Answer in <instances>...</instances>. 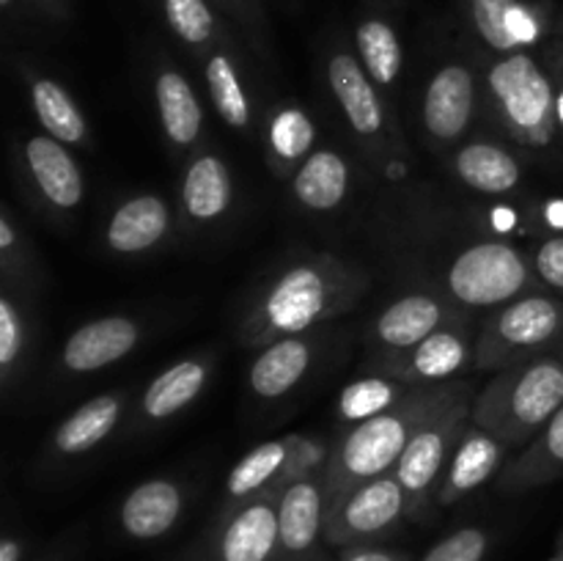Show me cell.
<instances>
[{
  "instance_id": "cell-22",
  "label": "cell",
  "mask_w": 563,
  "mask_h": 561,
  "mask_svg": "<svg viewBox=\"0 0 563 561\" xmlns=\"http://www.w3.org/2000/svg\"><path fill=\"white\" fill-rule=\"evenodd\" d=\"M212 374L214 355H209V352H196V355H187L181 361L170 363L141 394L132 429H137V432L157 429L168 424L170 418L181 416L192 402L201 399Z\"/></svg>"
},
{
  "instance_id": "cell-24",
  "label": "cell",
  "mask_w": 563,
  "mask_h": 561,
  "mask_svg": "<svg viewBox=\"0 0 563 561\" xmlns=\"http://www.w3.org/2000/svg\"><path fill=\"white\" fill-rule=\"evenodd\" d=\"M355 190V165L341 148L317 146L291 174L289 196L308 215H335Z\"/></svg>"
},
{
  "instance_id": "cell-32",
  "label": "cell",
  "mask_w": 563,
  "mask_h": 561,
  "mask_svg": "<svg viewBox=\"0 0 563 561\" xmlns=\"http://www.w3.org/2000/svg\"><path fill=\"white\" fill-rule=\"evenodd\" d=\"M27 102L49 138L66 146H91V124L64 82L49 75H27Z\"/></svg>"
},
{
  "instance_id": "cell-42",
  "label": "cell",
  "mask_w": 563,
  "mask_h": 561,
  "mask_svg": "<svg viewBox=\"0 0 563 561\" xmlns=\"http://www.w3.org/2000/svg\"><path fill=\"white\" fill-rule=\"evenodd\" d=\"M542 58L548 64L550 77H553V86H555V119H559V135L563 143V31L555 28V36L544 44L542 50Z\"/></svg>"
},
{
  "instance_id": "cell-27",
  "label": "cell",
  "mask_w": 563,
  "mask_h": 561,
  "mask_svg": "<svg viewBox=\"0 0 563 561\" xmlns=\"http://www.w3.org/2000/svg\"><path fill=\"white\" fill-rule=\"evenodd\" d=\"M126 410V394L110 391L93 399L82 402L71 416L55 427L53 438L47 443L49 462H69L91 454L93 449L104 443L119 427L121 416Z\"/></svg>"
},
{
  "instance_id": "cell-35",
  "label": "cell",
  "mask_w": 563,
  "mask_h": 561,
  "mask_svg": "<svg viewBox=\"0 0 563 561\" xmlns=\"http://www.w3.org/2000/svg\"><path fill=\"white\" fill-rule=\"evenodd\" d=\"M33 350V319L22 302V292L3 286L0 295V385L3 394H14L27 372Z\"/></svg>"
},
{
  "instance_id": "cell-48",
  "label": "cell",
  "mask_w": 563,
  "mask_h": 561,
  "mask_svg": "<svg viewBox=\"0 0 563 561\" xmlns=\"http://www.w3.org/2000/svg\"><path fill=\"white\" fill-rule=\"evenodd\" d=\"M553 561H563V556H559V559H553Z\"/></svg>"
},
{
  "instance_id": "cell-37",
  "label": "cell",
  "mask_w": 563,
  "mask_h": 561,
  "mask_svg": "<svg viewBox=\"0 0 563 561\" xmlns=\"http://www.w3.org/2000/svg\"><path fill=\"white\" fill-rule=\"evenodd\" d=\"M38 273H42V264H38L31 240L16 223L14 212L3 207L0 212V278H3V286H11L16 292L33 289L38 286Z\"/></svg>"
},
{
  "instance_id": "cell-10",
  "label": "cell",
  "mask_w": 563,
  "mask_h": 561,
  "mask_svg": "<svg viewBox=\"0 0 563 561\" xmlns=\"http://www.w3.org/2000/svg\"><path fill=\"white\" fill-rule=\"evenodd\" d=\"M462 25L487 55L539 50L555 36L559 11L550 0H454Z\"/></svg>"
},
{
  "instance_id": "cell-20",
  "label": "cell",
  "mask_w": 563,
  "mask_h": 561,
  "mask_svg": "<svg viewBox=\"0 0 563 561\" xmlns=\"http://www.w3.org/2000/svg\"><path fill=\"white\" fill-rule=\"evenodd\" d=\"M141 339L143 324L135 317L108 314V317L88 319L64 341L55 366L60 377H86L135 352Z\"/></svg>"
},
{
  "instance_id": "cell-21",
  "label": "cell",
  "mask_w": 563,
  "mask_h": 561,
  "mask_svg": "<svg viewBox=\"0 0 563 561\" xmlns=\"http://www.w3.org/2000/svg\"><path fill=\"white\" fill-rule=\"evenodd\" d=\"M174 229L176 215L159 193H135L110 212L102 245L113 256L141 258L157 253L174 237Z\"/></svg>"
},
{
  "instance_id": "cell-7",
  "label": "cell",
  "mask_w": 563,
  "mask_h": 561,
  "mask_svg": "<svg viewBox=\"0 0 563 561\" xmlns=\"http://www.w3.org/2000/svg\"><path fill=\"white\" fill-rule=\"evenodd\" d=\"M476 388L471 383H454L443 405L418 427L407 443L405 454L396 462V479L407 495V517L418 520L438 506V490L449 468L451 454L460 443L462 432L471 424Z\"/></svg>"
},
{
  "instance_id": "cell-8",
  "label": "cell",
  "mask_w": 563,
  "mask_h": 561,
  "mask_svg": "<svg viewBox=\"0 0 563 561\" xmlns=\"http://www.w3.org/2000/svg\"><path fill=\"white\" fill-rule=\"evenodd\" d=\"M445 295L460 308H493L542 289L531 256L504 240L471 242L451 256L443 275Z\"/></svg>"
},
{
  "instance_id": "cell-43",
  "label": "cell",
  "mask_w": 563,
  "mask_h": 561,
  "mask_svg": "<svg viewBox=\"0 0 563 561\" xmlns=\"http://www.w3.org/2000/svg\"><path fill=\"white\" fill-rule=\"evenodd\" d=\"M335 561H410V556L401 550L377 548V544H357V548H344Z\"/></svg>"
},
{
  "instance_id": "cell-26",
  "label": "cell",
  "mask_w": 563,
  "mask_h": 561,
  "mask_svg": "<svg viewBox=\"0 0 563 561\" xmlns=\"http://www.w3.org/2000/svg\"><path fill=\"white\" fill-rule=\"evenodd\" d=\"M509 446L489 435L487 429L467 424L462 432L460 443H456L454 454H451L449 468L443 473V482L438 490V506H451L478 490L482 484L493 482L495 473L506 468L509 457Z\"/></svg>"
},
{
  "instance_id": "cell-2",
  "label": "cell",
  "mask_w": 563,
  "mask_h": 561,
  "mask_svg": "<svg viewBox=\"0 0 563 561\" xmlns=\"http://www.w3.org/2000/svg\"><path fill=\"white\" fill-rule=\"evenodd\" d=\"M484 80V113L526 154L553 160L563 146L555 119V86L542 53L520 50L478 61Z\"/></svg>"
},
{
  "instance_id": "cell-16",
  "label": "cell",
  "mask_w": 563,
  "mask_h": 561,
  "mask_svg": "<svg viewBox=\"0 0 563 561\" xmlns=\"http://www.w3.org/2000/svg\"><path fill=\"white\" fill-rule=\"evenodd\" d=\"M236 187L231 165L214 148L201 146L185 160L179 179V220L190 231H212L234 209Z\"/></svg>"
},
{
  "instance_id": "cell-40",
  "label": "cell",
  "mask_w": 563,
  "mask_h": 561,
  "mask_svg": "<svg viewBox=\"0 0 563 561\" xmlns=\"http://www.w3.org/2000/svg\"><path fill=\"white\" fill-rule=\"evenodd\" d=\"M333 449L335 446H330V440L317 438V435H297L295 449H291L289 482L300 476H324Z\"/></svg>"
},
{
  "instance_id": "cell-46",
  "label": "cell",
  "mask_w": 563,
  "mask_h": 561,
  "mask_svg": "<svg viewBox=\"0 0 563 561\" xmlns=\"http://www.w3.org/2000/svg\"><path fill=\"white\" fill-rule=\"evenodd\" d=\"M559 31H563V9L559 11Z\"/></svg>"
},
{
  "instance_id": "cell-45",
  "label": "cell",
  "mask_w": 563,
  "mask_h": 561,
  "mask_svg": "<svg viewBox=\"0 0 563 561\" xmlns=\"http://www.w3.org/2000/svg\"><path fill=\"white\" fill-rule=\"evenodd\" d=\"M22 553H25V544L16 537H5L0 542V561H22Z\"/></svg>"
},
{
  "instance_id": "cell-49",
  "label": "cell",
  "mask_w": 563,
  "mask_h": 561,
  "mask_svg": "<svg viewBox=\"0 0 563 561\" xmlns=\"http://www.w3.org/2000/svg\"><path fill=\"white\" fill-rule=\"evenodd\" d=\"M207 561H209V559H207Z\"/></svg>"
},
{
  "instance_id": "cell-11",
  "label": "cell",
  "mask_w": 563,
  "mask_h": 561,
  "mask_svg": "<svg viewBox=\"0 0 563 561\" xmlns=\"http://www.w3.org/2000/svg\"><path fill=\"white\" fill-rule=\"evenodd\" d=\"M407 517V495L396 473L368 479L357 487L341 493L328 506V528L324 539L333 548H357L374 544L388 537Z\"/></svg>"
},
{
  "instance_id": "cell-41",
  "label": "cell",
  "mask_w": 563,
  "mask_h": 561,
  "mask_svg": "<svg viewBox=\"0 0 563 561\" xmlns=\"http://www.w3.org/2000/svg\"><path fill=\"white\" fill-rule=\"evenodd\" d=\"M531 264L542 289L563 295V234L539 242L531 253Z\"/></svg>"
},
{
  "instance_id": "cell-47",
  "label": "cell",
  "mask_w": 563,
  "mask_h": 561,
  "mask_svg": "<svg viewBox=\"0 0 563 561\" xmlns=\"http://www.w3.org/2000/svg\"><path fill=\"white\" fill-rule=\"evenodd\" d=\"M559 355H561V358H563V344H561V350H559Z\"/></svg>"
},
{
  "instance_id": "cell-34",
  "label": "cell",
  "mask_w": 563,
  "mask_h": 561,
  "mask_svg": "<svg viewBox=\"0 0 563 561\" xmlns=\"http://www.w3.org/2000/svg\"><path fill=\"white\" fill-rule=\"evenodd\" d=\"M295 438L297 435H286V438L267 440V443H258L256 449L247 451L225 479V506L256 498L267 490L284 487L289 482Z\"/></svg>"
},
{
  "instance_id": "cell-4",
  "label": "cell",
  "mask_w": 563,
  "mask_h": 561,
  "mask_svg": "<svg viewBox=\"0 0 563 561\" xmlns=\"http://www.w3.org/2000/svg\"><path fill=\"white\" fill-rule=\"evenodd\" d=\"M563 407V358L559 352L515 363L493 374L473 399L471 421L509 449L531 443Z\"/></svg>"
},
{
  "instance_id": "cell-33",
  "label": "cell",
  "mask_w": 563,
  "mask_h": 561,
  "mask_svg": "<svg viewBox=\"0 0 563 561\" xmlns=\"http://www.w3.org/2000/svg\"><path fill=\"white\" fill-rule=\"evenodd\" d=\"M170 36L198 61L218 44L234 38V25L214 9L212 0H154Z\"/></svg>"
},
{
  "instance_id": "cell-44",
  "label": "cell",
  "mask_w": 563,
  "mask_h": 561,
  "mask_svg": "<svg viewBox=\"0 0 563 561\" xmlns=\"http://www.w3.org/2000/svg\"><path fill=\"white\" fill-rule=\"evenodd\" d=\"M33 14L44 22H69L71 16V0H27Z\"/></svg>"
},
{
  "instance_id": "cell-38",
  "label": "cell",
  "mask_w": 563,
  "mask_h": 561,
  "mask_svg": "<svg viewBox=\"0 0 563 561\" xmlns=\"http://www.w3.org/2000/svg\"><path fill=\"white\" fill-rule=\"evenodd\" d=\"M214 9L242 33L256 55H269V22L262 0H212Z\"/></svg>"
},
{
  "instance_id": "cell-12",
  "label": "cell",
  "mask_w": 563,
  "mask_h": 561,
  "mask_svg": "<svg viewBox=\"0 0 563 561\" xmlns=\"http://www.w3.org/2000/svg\"><path fill=\"white\" fill-rule=\"evenodd\" d=\"M14 168L33 207L53 218L69 220L86 198V176L66 143L47 132L31 135L14 148Z\"/></svg>"
},
{
  "instance_id": "cell-31",
  "label": "cell",
  "mask_w": 563,
  "mask_h": 561,
  "mask_svg": "<svg viewBox=\"0 0 563 561\" xmlns=\"http://www.w3.org/2000/svg\"><path fill=\"white\" fill-rule=\"evenodd\" d=\"M357 61L372 77L374 86L390 99L401 80L405 69V47H401L399 28L383 14V11H366L355 22V36H352Z\"/></svg>"
},
{
  "instance_id": "cell-3",
  "label": "cell",
  "mask_w": 563,
  "mask_h": 561,
  "mask_svg": "<svg viewBox=\"0 0 563 561\" xmlns=\"http://www.w3.org/2000/svg\"><path fill=\"white\" fill-rule=\"evenodd\" d=\"M454 383L418 385L390 410L346 429L335 443L330 465L324 471V490L333 504L341 493L396 471V462L405 454L407 443L423 421L438 410L451 394Z\"/></svg>"
},
{
  "instance_id": "cell-19",
  "label": "cell",
  "mask_w": 563,
  "mask_h": 561,
  "mask_svg": "<svg viewBox=\"0 0 563 561\" xmlns=\"http://www.w3.org/2000/svg\"><path fill=\"white\" fill-rule=\"evenodd\" d=\"M322 330H308V333L284 336L256 352V358L247 366V391L258 402H280L300 388L308 374L317 366L319 355L324 350Z\"/></svg>"
},
{
  "instance_id": "cell-39",
  "label": "cell",
  "mask_w": 563,
  "mask_h": 561,
  "mask_svg": "<svg viewBox=\"0 0 563 561\" xmlns=\"http://www.w3.org/2000/svg\"><path fill=\"white\" fill-rule=\"evenodd\" d=\"M489 550V531L482 526H465L440 539L421 561H484Z\"/></svg>"
},
{
  "instance_id": "cell-25",
  "label": "cell",
  "mask_w": 563,
  "mask_h": 561,
  "mask_svg": "<svg viewBox=\"0 0 563 561\" xmlns=\"http://www.w3.org/2000/svg\"><path fill=\"white\" fill-rule=\"evenodd\" d=\"M203 82H207L209 102L229 130L251 135L253 132V97L247 80L245 61H242L240 38L218 44L201 58Z\"/></svg>"
},
{
  "instance_id": "cell-30",
  "label": "cell",
  "mask_w": 563,
  "mask_h": 561,
  "mask_svg": "<svg viewBox=\"0 0 563 561\" xmlns=\"http://www.w3.org/2000/svg\"><path fill=\"white\" fill-rule=\"evenodd\" d=\"M563 476V407L553 421L537 435L517 457L506 462L498 473V490L506 495H520L544 487Z\"/></svg>"
},
{
  "instance_id": "cell-36",
  "label": "cell",
  "mask_w": 563,
  "mask_h": 561,
  "mask_svg": "<svg viewBox=\"0 0 563 561\" xmlns=\"http://www.w3.org/2000/svg\"><path fill=\"white\" fill-rule=\"evenodd\" d=\"M412 388H418V385H410L405 380H396L383 372L352 380L350 385L341 388L339 402H335V418L346 424V427H357V424L368 421V418L399 405Z\"/></svg>"
},
{
  "instance_id": "cell-29",
  "label": "cell",
  "mask_w": 563,
  "mask_h": 561,
  "mask_svg": "<svg viewBox=\"0 0 563 561\" xmlns=\"http://www.w3.org/2000/svg\"><path fill=\"white\" fill-rule=\"evenodd\" d=\"M264 157L278 179H291L297 168L317 148V124L297 99H280L264 119Z\"/></svg>"
},
{
  "instance_id": "cell-15",
  "label": "cell",
  "mask_w": 563,
  "mask_h": 561,
  "mask_svg": "<svg viewBox=\"0 0 563 561\" xmlns=\"http://www.w3.org/2000/svg\"><path fill=\"white\" fill-rule=\"evenodd\" d=\"M152 97L157 108L159 132L174 157H190L207 135L203 105L192 88L190 77L165 53L152 58Z\"/></svg>"
},
{
  "instance_id": "cell-23",
  "label": "cell",
  "mask_w": 563,
  "mask_h": 561,
  "mask_svg": "<svg viewBox=\"0 0 563 561\" xmlns=\"http://www.w3.org/2000/svg\"><path fill=\"white\" fill-rule=\"evenodd\" d=\"M526 154L493 138H471L449 154L451 174L478 196H515L526 176Z\"/></svg>"
},
{
  "instance_id": "cell-18",
  "label": "cell",
  "mask_w": 563,
  "mask_h": 561,
  "mask_svg": "<svg viewBox=\"0 0 563 561\" xmlns=\"http://www.w3.org/2000/svg\"><path fill=\"white\" fill-rule=\"evenodd\" d=\"M324 476H300L278 490V561H322L328 528Z\"/></svg>"
},
{
  "instance_id": "cell-17",
  "label": "cell",
  "mask_w": 563,
  "mask_h": 561,
  "mask_svg": "<svg viewBox=\"0 0 563 561\" xmlns=\"http://www.w3.org/2000/svg\"><path fill=\"white\" fill-rule=\"evenodd\" d=\"M465 314V308L456 306L449 295L438 292H410V295L396 297L390 306L379 311L368 328V346L374 358L399 355L421 344L427 336L443 328L445 322Z\"/></svg>"
},
{
  "instance_id": "cell-5",
  "label": "cell",
  "mask_w": 563,
  "mask_h": 561,
  "mask_svg": "<svg viewBox=\"0 0 563 561\" xmlns=\"http://www.w3.org/2000/svg\"><path fill=\"white\" fill-rule=\"evenodd\" d=\"M322 75L335 110L357 146L374 163L383 165L390 176L405 170L407 146L390 113V99L366 75L355 47H346L344 42H330L322 55Z\"/></svg>"
},
{
  "instance_id": "cell-14",
  "label": "cell",
  "mask_w": 563,
  "mask_h": 561,
  "mask_svg": "<svg viewBox=\"0 0 563 561\" xmlns=\"http://www.w3.org/2000/svg\"><path fill=\"white\" fill-rule=\"evenodd\" d=\"M278 490L223 506L209 537V561H278Z\"/></svg>"
},
{
  "instance_id": "cell-9",
  "label": "cell",
  "mask_w": 563,
  "mask_h": 561,
  "mask_svg": "<svg viewBox=\"0 0 563 561\" xmlns=\"http://www.w3.org/2000/svg\"><path fill=\"white\" fill-rule=\"evenodd\" d=\"M484 113V80L478 61L449 58L429 75L418 99V127L432 152L451 154Z\"/></svg>"
},
{
  "instance_id": "cell-1",
  "label": "cell",
  "mask_w": 563,
  "mask_h": 561,
  "mask_svg": "<svg viewBox=\"0 0 563 561\" xmlns=\"http://www.w3.org/2000/svg\"><path fill=\"white\" fill-rule=\"evenodd\" d=\"M368 284L372 280L361 264L335 253H308L264 280L240 319L236 339L247 350H262L284 336L322 330L341 314L352 311Z\"/></svg>"
},
{
  "instance_id": "cell-28",
  "label": "cell",
  "mask_w": 563,
  "mask_h": 561,
  "mask_svg": "<svg viewBox=\"0 0 563 561\" xmlns=\"http://www.w3.org/2000/svg\"><path fill=\"white\" fill-rule=\"evenodd\" d=\"M185 504V484L168 476L148 479L132 487L121 501L119 522L126 537L148 542V539L165 537L179 522Z\"/></svg>"
},
{
  "instance_id": "cell-6",
  "label": "cell",
  "mask_w": 563,
  "mask_h": 561,
  "mask_svg": "<svg viewBox=\"0 0 563 561\" xmlns=\"http://www.w3.org/2000/svg\"><path fill=\"white\" fill-rule=\"evenodd\" d=\"M563 344V295L533 289L493 308L478 324L473 372H500L515 363L559 352Z\"/></svg>"
},
{
  "instance_id": "cell-13",
  "label": "cell",
  "mask_w": 563,
  "mask_h": 561,
  "mask_svg": "<svg viewBox=\"0 0 563 561\" xmlns=\"http://www.w3.org/2000/svg\"><path fill=\"white\" fill-rule=\"evenodd\" d=\"M476 336L471 319L460 314L445 322L432 336L399 355L374 358V372L390 374L410 385H445L454 383L456 374L473 369L476 355Z\"/></svg>"
}]
</instances>
